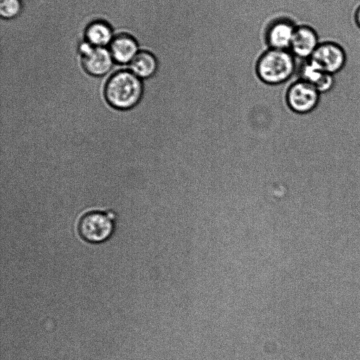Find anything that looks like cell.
Instances as JSON below:
<instances>
[{
    "label": "cell",
    "instance_id": "6da1fadb",
    "mask_svg": "<svg viewBox=\"0 0 360 360\" xmlns=\"http://www.w3.org/2000/svg\"><path fill=\"white\" fill-rule=\"evenodd\" d=\"M143 80L130 70L113 73L104 87V96L112 108L126 110L136 106L144 96Z\"/></svg>",
    "mask_w": 360,
    "mask_h": 360
},
{
    "label": "cell",
    "instance_id": "7a4b0ae2",
    "mask_svg": "<svg viewBox=\"0 0 360 360\" xmlns=\"http://www.w3.org/2000/svg\"><path fill=\"white\" fill-rule=\"evenodd\" d=\"M299 60L289 50L270 49L259 59L257 72L268 84L285 82L297 75Z\"/></svg>",
    "mask_w": 360,
    "mask_h": 360
},
{
    "label": "cell",
    "instance_id": "3957f363",
    "mask_svg": "<svg viewBox=\"0 0 360 360\" xmlns=\"http://www.w3.org/2000/svg\"><path fill=\"white\" fill-rule=\"evenodd\" d=\"M115 217L112 211H91L84 214L77 226L80 238L89 243L105 242L113 233Z\"/></svg>",
    "mask_w": 360,
    "mask_h": 360
},
{
    "label": "cell",
    "instance_id": "277c9868",
    "mask_svg": "<svg viewBox=\"0 0 360 360\" xmlns=\"http://www.w3.org/2000/svg\"><path fill=\"white\" fill-rule=\"evenodd\" d=\"M320 96L314 86L297 77L288 90L287 103L293 112L307 115L318 106Z\"/></svg>",
    "mask_w": 360,
    "mask_h": 360
},
{
    "label": "cell",
    "instance_id": "5b68a950",
    "mask_svg": "<svg viewBox=\"0 0 360 360\" xmlns=\"http://www.w3.org/2000/svg\"><path fill=\"white\" fill-rule=\"evenodd\" d=\"M79 52L83 69L94 77L105 75L115 63L108 49L92 46L86 41L79 46Z\"/></svg>",
    "mask_w": 360,
    "mask_h": 360
},
{
    "label": "cell",
    "instance_id": "8992f818",
    "mask_svg": "<svg viewBox=\"0 0 360 360\" xmlns=\"http://www.w3.org/2000/svg\"><path fill=\"white\" fill-rule=\"evenodd\" d=\"M309 59L325 71L335 75L345 67L347 55L345 48L340 43L326 40L320 42Z\"/></svg>",
    "mask_w": 360,
    "mask_h": 360
},
{
    "label": "cell",
    "instance_id": "52a82bcc",
    "mask_svg": "<svg viewBox=\"0 0 360 360\" xmlns=\"http://www.w3.org/2000/svg\"><path fill=\"white\" fill-rule=\"evenodd\" d=\"M320 42L316 30L311 25L303 22L296 27L289 51L299 60H308Z\"/></svg>",
    "mask_w": 360,
    "mask_h": 360
},
{
    "label": "cell",
    "instance_id": "ba28073f",
    "mask_svg": "<svg viewBox=\"0 0 360 360\" xmlns=\"http://www.w3.org/2000/svg\"><path fill=\"white\" fill-rule=\"evenodd\" d=\"M297 75L322 94L331 91L335 86V75L325 71L311 59L299 60Z\"/></svg>",
    "mask_w": 360,
    "mask_h": 360
},
{
    "label": "cell",
    "instance_id": "9c48e42d",
    "mask_svg": "<svg viewBox=\"0 0 360 360\" xmlns=\"http://www.w3.org/2000/svg\"><path fill=\"white\" fill-rule=\"evenodd\" d=\"M108 49L114 62L121 65L129 64L139 51L137 40L126 32L114 36Z\"/></svg>",
    "mask_w": 360,
    "mask_h": 360
},
{
    "label": "cell",
    "instance_id": "30bf717a",
    "mask_svg": "<svg viewBox=\"0 0 360 360\" xmlns=\"http://www.w3.org/2000/svg\"><path fill=\"white\" fill-rule=\"evenodd\" d=\"M297 22L281 19L275 22L269 28L267 41L270 49L289 50Z\"/></svg>",
    "mask_w": 360,
    "mask_h": 360
},
{
    "label": "cell",
    "instance_id": "8fae6325",
    "mask_svg": "<svg viewBox=\"0 0 360 360\" xmlns=\"http://www.w3.org/2000/svg\"><path fill=\"white\" fill-rule=\"evenodd\" d=\"M158 68L157 57L153 53L146 49L139 50L129 63V70L142 80H146L153 77Z\"/></svg>",
    "mask_w": 360,
    "mask_h": 360
},
{
    "label": "cell",
    "instance_id": "7c38bea8",
    "mask_svg": "<svg viewBox=\"0 0 360 360\" xmlns=\"http://www.w3.org/2000/svg\"><path fill=\"white\" fill-rule=\"evenodd\" d=\"M85 41L96 47H105L111 43L114 35L111 26L103 20L91 22L84 30Z\"/></svg>",
    "mask_w": 360,
    "mask_h": 360
},
{
    "label": "cell",
    "instance_id": "4fadbf2b",
    "mask_svg": "<svg viewBox=\"0 0 360 360\" xmlns=\"http://www.w3.org/2000/svg\"><path fill=\"white\" fill-rule=\"evenodd\" d=\"M21 0H0V15L6 20L17 18L21 13Z\"/></svg>",
    "mask_w": 360,
    "mask_h": 360
},
{
    "label": "cell",
    "instance_id": "5bb4252c",
    "mask_svg": "<svg viewBox=\"0 0 360 360\" xmlns=\"http://www.w3.org/2000/svg\"><path fill=\"white\" fill-rule=\"evenodd\" d=\"M353 20L356 27L360 30V3L354 8Z\"/></svg>",
    "mask_w": 360,
    "mask_h": 360
}]
</instances>
